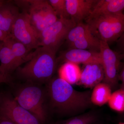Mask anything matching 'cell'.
<instances>
[{
  "label": "cell",
  "instance_id": "cell-11",
  "mask_svg": "<svg viewBox=\"0 0 124 124\" xmlns=\"http://www.w3.org/2000/svg\"><path fill=\"white\" fill-rule=\"evenodd\" d=\"M96 0H66L67 11L76 24L86 20L90 15Z\"/></svg>",
  "mask_w": 124,
  "mask_h": 124
},
{
  "label": "cell",
  "instance_id": "cell-8",
  "mask_svg": "<svg viewBox=\"0 0 124 124\" xmlns=\"http://www.w3.org/2000/svg\"><path fill=\"white\" fill-rule=\"evenodd\" d=\"M0 114L15 124H41L37 117L8 94H0Z\"/></svg>",
  "mask_w": 124,
  "mask_h": 124
},
{
  "label": "cell",
  "instance_id": "cell-6",
  "mask_svg": "<svg viewBox=\"0 0 124 124\" xmlns=\"http://www.w3.org/2000/svg\"><path fill=\"white\" fill-rule=\"evenodd\" d=\"M101 62L104 72L103 82L115 89L118 85L119 75L121 68V60L124 56L118 52L113 51L108 44L100 40V51Z\"/></svg>",
  "mask_w": 124,
  "mask_h": 124
},
{
  "label": "cell",
  "instance_id": "cell-16",
  "mask_svg": "<svg viewBox=\"0 0 124 124\" xmlns=\"http://www.w3.org/2000/svg\"><path fill=\"white\" fill-rule=\"evenodd\" d=\"M3 42L11 49L19 67L30 60L31 53H29L30 51L24 45L17 41L10 35Z\"/></svg>",
  "mask_w": 124,
  "mask_h": 124
},
{
  "label": "cell",
  "instance_id": "cell-27",
  "mask_svg": "<svg viewBox=\"0 0 124 124\" xmlns=\"http://www.w3.org/2000/svg\"><path fill=\"white\" fill-rule=\"evenodd\" d=\"M9 35L0 29V41H4L9 36Z\"/></svg>",
  "mask_w": 124,
  "mask_h": 124
},
{
  "label": "cell",
  "instance_id": "cell-31",
  "mask_svg": "<svg viewBox=\"0 0 124 124\" xmlns=\"http://www.w3.org/2000/svg\"><path fill=\"white\" fill-rule=\"evenodd\" d=\"M102 124V123H101L99 122V121H98V122H96V123H94V124Z\"/></svg>",
  "mask_w": 124,
  "mask_h": 124
},
{
  "label": "cell",
  "instance_id": "cell-18",
  "mask_svg": "<svg viewBox=\"0 0 124 124\" xmlns=\"http://www.w3.org/2000/svg\"><path fill=\"white\" fill-rule=\"evenodd\" d=\"M69 45L71 48L99 52L100 40L92 32L83 36Z\"/></svg>",
  "mask_w": 124,
  "mask_h": 124
},
{
  "label": "cell",
  "instance_id": "cell-14",
  "mask_svg": "<svg viewBox=\"0 0 124 124\" xmlns=\"http://www.w3.org/2000/svg\"><path fill=\"white\" fill-rule=\"evenodd\" d=\"M20 13L18 7L5 2L0 7V29L10 35L13 26Z\"/></svg>",
  "mask_w": 124,
  "mask_h": 124
},
{
  "label": "cell",
  "instance_id": "cell-1",
  "mask_svg": "<svg viewBox=\"0 0 124 124\" xmlns=\"http://www.w3.org/2000/svg\"><path fill=\"white\" fill-rule=\"evenodd\" d=\"M47 94L51 108L63 116L78 115L92 106L90 90L79 91L60 78L49 81Z\"/></svg>",
  "mask_w": 124,
  "mask_h": 124
},
{
  "label": "cell",
  "instance_id": "cell-20",
  "mask_svg": "<svg viewBox=\"0 0 124 124\" xmlns=\"http://www.w3.org/2000/svg\"><path fill=\"white\" fill-rule=\"evenodd\" d=\"M99 121V116L96 112L90 111L75 116L66 121L65 124H93Z\"/></svg>",
  "mask_w": 124,
  "mask_h": 124
},
{
  "label": "cell",
  "instance_id": "cell-12",
  "mask_svg": "<svg viewBox=\"0 0 124 124\" xmlns=\"http://www.w3.org/2000/svg\"><path fill=\"white\" fill-rule=\"evenodd\" d=\"M59 60L64 62H71L84 65L93 63H101L99 52L80 49L71 48L67 50L60 56Z\"/></svg>",
  "mask_w": 124,
  "mask_h": 124
},
{
  "label": "cell",
  "instance_id": "cell-4",
  "mask_svg": "<svg viewBox=\"0 0 124 124\" xmlns=\"http://www.w3.org/2000/svg\"><path fill=\"white\" fill-rule=\"evenodd\" d=\"M14 98L20 106L37 117L41 124L46 121L48 112L45 93L38 85L32 83L21 87L16 91Z\"/></svg>",
  "mask_w": 124,
  "mask_h": 124
},
{
  "label": "cell",
  "instance_id": "cell-9",
  "mask_svg": "<svg viewBox=\"0 0 124 124\" xmlns=\"http://www.w3.org/2000/svg\"><path fill=\"white\" fill-rule=\"evenodd\" d=\"M10 36L30 51L40 46L39 34L31 24L28 14L24 11L20 13L16 21Z\"/></svg>",
  "mask_w": 124,
  "mask_h": 124
},
{
  "label": "cell",
  "instance_id": "cell-33",
  "mask_svg": "<svg viewBox=\"0 0 124 124\" xmlns=\"http://www.w3.org/2000/svg\"><path fill=\"white\" fill-rule=\"evenodd\" d=\"M64 124V122H63V123H62V124Z\"/></svg>",
  "mask_w": 124,
  "mask_h": 124
},
{
  "label": "cell",
  "instance_id": "cell-5",
  "mask_svg": "<svg viewBox=\"0 0 124 124\" xmlns=\"http://www.w3.org/2000/svg\"><path fill=\"white\" fill-rule=\"evenodd\" d=\"M93 33L108 43L116 41L124 33V13L102 16L86 21Z\"/></svg>",
  "mask_w": 124,
  "mask_h": 124
},
{
  "label": "cell",
  "instance_id": "cell-24",
  "mask_svg": "<svg viewBox=\"0 0 124 124\" xmlns=\"http://www.w3.org/2000/svg\"><path fill=\"white\" fill-rule=\"evenodd\" d=\"M11 78L10 75H4L0 73V83H9L11 82Z\"/></svg>",
  "mask_w": 124,
  "mask_h": 124
},
{
  "label": "cell",
  "instance_id": "cell-19",
  "mask_svg": "<svg viewBox=\"0 0 124 124\" xmlns=\"http://www.w3.org/2000/svg\"><path fill=\"white\" fill-rule=\"evenodd\" d=\"M112 89L109 85L101 82L93 88L91 92V101L96 106H101L108 102L112 93Z\"/></svg>",
  "mask_w": 124,
  "mask_h": 124
},
{
  "label": "cell",
  "instance_id": "cell-22",
  "mask_svg": "<svg viewBox=\"0 0 124 124\" xmlns=\"http://www.w3.org/2000/svg\"><path fill=\"white\" fill-rule=\"evenodd\" d=\"M48 1L58 18H70L67 11L66 0H49Z\"/></svg>",
  "mask_w": 124,
  "mask_h": 124
},
{
  "label": "cell",
  "instance_id": "cell-30",
  "mask_svg": "<svg viewBox=\"0 0 124 124\" xmlns=\"http://www.w3.org/2000/svg\"><path fill=\"white\" fill-rule=\"evenodd\" d=\"M2 44H3V41H0V49L2 46Z\"/></svg>",
  "mask_w": 124,
  "mask_h": 124
},
{
  "label": "cell",
  "instance_id": "cell-21",
  "mask_svg": "<svg viewBox=\"0 0 124 124\" xmlns=\"http://www.w3.org/2000/svg\"><path fill=\"white\" fill-rule=\"evenodd\" d=\"M108 103L112 110L120 112L124 111V94L121 89L112 93Z\"/></svg>",
  "mask_w": 124,
  "mask_h": 124
},
{
  "label": "cell",
  "instance_id": "cell-17",
  "mask_svg": "<svg viewBox=\"0 0 124 124\" xmlns=\"http://www.w3.org/2000/svg\"><path fill=\"white\" fill-rule=\"evenodd\" d=\"M58 73L59 78L70 84H76L80 78L81 70L78 64L65 62L59 68Z\"/></svg>",
  "mask_w": 124,
  "mask_h": 124
},
{
  "label": "cell",
  "instance_id": "cell-32",
  "mask_svg": "<svg viewBox=\"0 0 124 124\" xmlns=\"http://www.w3.org/2000/svg\"><path fill=\"white\" fill-rule=\"evenodd\" d=\"M118 124H124V122H120Z\"/></svg>",
  "mask_w": 124,
  "mask_h": 124
},
{
  "label": "cell",
  "instance_id": "cell-7",
  "mask_svg": "<svg viewBox=\"0 0 124 124\" xmlns=\"http://www.w3.org/2000/svg\"><path fill=\"white\" fill-rule=\"evenodd\" d=\"M76 23L71 19L58 18L39 35V46H44L57 52Z\"/></svg>",
  "mask_w": 124,
  "mask_h": 124
},
{
  "label": "cell",
  "instance_id": "cell-28",
  "mask_svg": "<svg viewBox=\"0 0 124 124\" xmlns=\"http://www.w3.org/2000/svg\"><path fill=\"white\" fill-rule=\"evenodd\" d=\"M5 2L4 1L0 0V7Z\"/></svg>",
  "mask_w": 124,
  "mask_h": 124
},
{
  "label": "cell",
  "instance_id": "cell-2",
  "mask_svg": "<svg viewBox=\"0 0 124 124\" xmlns=\"http://www.w3.org/2000/svg\"><path fill=\"white\" fill-rule=\"evenodd\" d=\"M56 52L40 46L31 53L30 60L17 69L19 76L33 84L49 81L55 71L57 60Z\"/></svg>",
  "mask_w": 124,
  "mask_h": 124
},
{
  "label": "cell",
  "instance_id": "cell-10",
  "mask_svg": "<svg viewBox=\"0 0 124 124\" xmlns=\"http://www.w3.org/2000/svg\"><path fill=\"white\" fill-rule=\"evenodd\" d=\"M104 79V70L101 63L84 64L80 78L76 85L87 88H93L103 81Z\"/></svg>",
  "mask_w": 124,
  "mask_h": 124
},
{
  "label": "cell",
  "instance_id": "cell-13",
  "mask_svg": "<svg viewBox=\"0 0 124 124\" xmlns=\"http://www.w3.org/2000/svg\"><path fill=\"white\" fill-rule=\"evenodd\" d=\"M124 11V0H98L86 21L102 16L121 13Z\"/></svg>",
  "mask_w": 124,
  "mask_h": 124
},
{
  "label": "cell",
  "instance_id": "cell-29",
  "mask_svg": "<svg viewBox=\"0 0 124 124\" xmlns=\"http://www.w3.org/2000/svg\"><path fill=\"white\" fill-rule=\"evenodd\" d=\"M121 89L122 90V91H123V93H124V85H122V88Z\"/></svg>",
  "mask_w": 124,
  "mask_h": 124
},
{
  "label": "cell",
  "instance_id": "cell-25",
  "mask_svg": "<svg viewBox=\"0 0 124 124\" xmlns=\"http://www.w3.org/2000/svg\"><path fill=\"white\" fill-rule=\"evenodd\" d=\"M0 124H15L7 117L0 114Z\"/></svg>",
  "mask_w": 124,
  "mask_h": 124
},
{
  "label": "cell",
  "instance_id": "cell-3",
  "mask_svg": "<svg viewBox=\"0 0 124 124\" xmlns=\"http://www.w3.org/2000/svg\"><path fill=\"white\" fill-rule=\"evenodd\" d=\"M15 2L28 14L31 24L39 35L58 19L48 0H21Z\"/></svg>",
  "mask_w": 124,
  "mask_h": 124
},
{
  "label": "cell",
  "instance_id": "cell-23",
  "mask_svg": "<svg viewBox=\"0 0 124 124\" xmlns=\"http://www.w3.org/2000/svg\"><path fill=\"white\" fill-rule=\"evenodd\" d=\"M117 41L118 46L121 50L119 53L123 55L124 58V33Z\"/></svg>",
  "mask_w": 124,
  "mask_h": 124
},
{
  "label": "cell",
  "instance_id": "cell-26",
  "mask_svg": "<svg viewBox=\"0 0 124 124\" xmlns=\"http://www.w3.org/2000/svg\"><path fill=\"white\" fill-rule=\"evenodd\" d=\"M119 80L122 82V85H124V62L122 64L121 69L120 71Z\"/></svg>",
  "mask_w": 124,
  "mask_h": 124
},
{
  "label": "cell",
  "instance_id": "cell-15",
  "mask_svg": "<svg viewBox=\"0 0 124 124\" xmlns=\"http://www.w3.org/2000/svg\"><path fill=\"white\" fill-rule=\"evenodd\" d=\"M11 49L3 42L0 49V73L10 75V73L18 68Z\"/></svg>",
  "mask_w": 124,
  "mask_h": 124
}]
</instances>
